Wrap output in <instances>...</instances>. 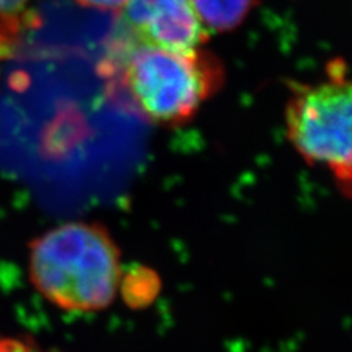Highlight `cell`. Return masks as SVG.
Returning a JSON list of instances; mask_svg holds the SVG:
<instances>
[{"mask_svg": "<svg viewBox=\"0 0 352 352\" xmlns=\"http://www.w3.org/2000/svg\"><path fill=\"white\" fill-rule=\"evenodd\" d=\"M120 252L107 230L69 222L30 245V278L36 289L66 311L91 313L113 302L122 285Z\"/></svg>", "mask_w": 352, "mask_h": 352, "instance_id": "6da1fadb", "label": "cell"}, {"mask_svg": "<svg viewBox=\"0 0 352 352\" xmlns=\"http://www.w3.org/2000/svg\"><path fill=\"white\" fill-rule=\"evenodd\" d=\"M112 66L131 106L160 125L188 120L222 84L219 62L200 49L173 50L129 38Z\"/></svg>", "mask_w": 352, "mask_h": 352, "instance_id": "7a4b0ae2", "label": "cell"}, {"mask_svg": "<svg viewBox=\"0 0 352 352\" xmlns=\"http://www.w3.org/2000/svg\"><path fill=\"white\" fill-rule=\"evenodd\" d=\"M286 104V135L310 164L330 170L339 188L351 190V82L344 60L327 66L316 84H292Z\"/></svg>", "mask_w": 352, "mask_h": 352, "instance_id": "3957f363", "label": "cell"}, {"mask_svg": "<svg viewBox=\"0 0 352 352\" xmlns=\"http://www.w3.org/2000/svg\"><path fill=\"white\" fill-rule=\"evenodd\" d=\"M120 14L129 38L141 43L195 50L207 40L191 0H126Z\"/></svg>", "mask_w": 352, "mask_h": 352, "instance_id": "277c9868", "label": "cell"}, {"mask_svg": "<svg viewBox=\"0 0 352 352\" xmlns=\"http://www.w3.org/2000/svg\"><path fill=\"white\" fill-rule=\"evenodd\" d=\"M201 24L216 31L238 27L248 15L254 0H191Z\"/></svg>", "mask_w": 352, "mask_h": 352, "instance_id": "5b68a950", "label": "cell"}, {"mask_svg": "<svg viewBox=\"0 0 352 352\" xmlns=\"http://www.w3.org/2000/svg\"><path fill=\"white\" fill-rule=\"evenodd\" d=\"M32 0H0V50H5L19 36L28 21Z\"/></svg>", "mask_w": 352, "mask_h": 352, "instance_id": "8992f818", "label": "cell"}, {"mask_svg": "<svg viewBox=\"0 0 352 352\" xmlns=\"http://www.w3.org/2000/svg\"><path fill=\"white\" fill-rule=\"evenodd\" d=\"M0 352H41L38 346L31 342L18 338H2L0 339Z\"/></svg>", "mask_w": 352, "mask_h": 352, "instance_id": "52a82bcc", "label": "cell"}, {"mask_svg": "<svg viewBox=\"0 0 352 352\" xmlns=\"http://www.w3.org/2000/svg\"><path fill=\"white\" fill-rule=\"evenodd\" d=\"M75 2L84 8L102 10V12H120L126 0H75Z\"/></svg>", "mask_w": 352, "mask_h": 352, "instance_id": "ba28073f", "label": "cell"}, {"mask_svg": "<svg viewBox=\"0 0 352 352\" xmlns=\"http://www.w3.org/2000/svg\"><path fill=\"white\" fill-rule=\"evenodd\" d=\"M0 53H2V52H0Z\"/></svg>", "mask_w": 352, "mask_h": 352, "instance_id": "9c48e42d", "label": "cell"}]
</instances>
